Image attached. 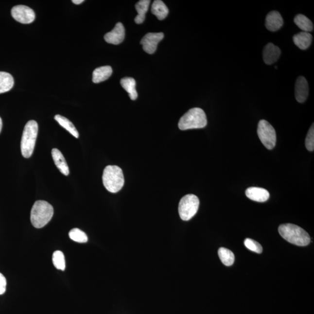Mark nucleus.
<instances>
[{
	"instance_id": "17",
	"label": "nucleus",
	"mask_w": 314,
	"mask_h": 314,
	"mask_svg": "<svg viewBox=\"0 0 314 314\" xmlns=\"http://www.w3.org/2000/svg\"><path fill=\"white\" fill-rule=\"evenodd\" d=\"M112 73V68L109 66H105L97 68L93 73V82L94 84L106 81Z\"/></svg>"
},
{
	"instance_id": "7",
	"label": "nucleus",
	"mask_w": 314,
	"mask_h": 314,
	"mask_svg": "<svg viewBox=\"0 0 314 314\" xmlns=\"http://www.w3.org/2000/svg\"><path fill=\"white\" fill-rule=\"evenodd\" d=\"M258 136L266 149H273L276 146V132L270 123L265 120H261L258 125Z\"/></svg>"
},
{
	"instance_id": "21",
	"label": "nucleus",
	"mask_w": 314,
	"mask_h": 314,
	"mask_svg": "<svg viewBox=\"0 0 314 314\" xmlns=\"http://www.w3.org/2000/svg\"><path fill=\"white\" fill-rule=\"evenodd\" d=\"M121 84L122 87L129 93L130 99H137L138 94L136 90V81L132 78H124L121 80Z\"/></svg>"
},
{
	"instance_id": "22",
	"label": "nucleus",
	"mask_w": 314,
	"mask_h": 314,
	"mask_svg": "<svg viewBox=\"0 0 314 314\" xmlns=\"http://www.w3.org/2000/svg\"><path fill=\"white\" fill-rule=\"evenodd\" d=\"M294 21L296 25L303 32L310 33L314 30V25L312 20L303 14L296 16Z\"/></svg>"
},
{
	"instance_id": "5",
	"label": "nucleus",
	"mask_w": 314,
	"mask_h": 314,
	"mask_svg": "<svg viewBox=\"0 0 314 314\" xmlns=\"http://www.w3.org/2000/svg\"><path fill=\"white\" fill-rule=\"evenodd\" d=\"M38 124L34 120L29 121L23 130L20 143L22 155L25 158H30L34 153L38 134Z\"/></svg>"
},
{
	"instance_id": "24",
	"label": "nucleus",
	"mask_w": 314,
	"mask_h": 314,
	"mask_svg": "<svg viewBox=\"0 0 314 314\" xmlns=\"http://www.w3.org/2000/svg\"><path fill=\"white\" fill-rule=\"evenodd\" d=\"M218 256L225 265L231 266L235 262V256L233 252L226 248H220L218 250Z\"/></svg>"
},
{
	"instance_id": "13",
	"label": "nucleus",
	"mask_w": 314,
	"mask_h": 314,
	"mask_svg": "<svg viewBox=\"0 0 314 314\" xmlns=\"http://www.w3.org/2000/svg\"><path fill=\"white\" fill-rule=\"evenodd\" d=\"M281 54L280 49L273 43H268L263 51V60L267 65H271L278 60Z\"/></svg>"
},
{
	"instance_id": "31",
	"label": "nucleus",
	"mask_w": 314,
	"mask_h": 314,
	"mask_svg": "<svg viewBox=\"0 0 314 314\" xmlns=\"http://www.w3.org/2000/svg\"><path fill=\"white\" fill-rule=\"evenodd\" d=\"M2 127V122L1 117H0V133L1 132Z\"/></svg>"
},
{
	"instance_id": "19",
	"label": "nucleus",
	"mask_w": 314,
	"mask_h": 314,
	"mask_svg": "<svg viewBox=\"0 0 314 314\" xmlns=\"http://www.w3.org/2000/svg\"><path fill=\"white\" fill-rule=\"evenodd\" d=\"M152 13L160 20H164L167 17L169 10L164 2L161 0H156L153 3Z\"/></svg>"
},
{
	"instance_id": "1",
	"label": "nucleus",
	"mask_w": 314,
	"mask_h": 314,
	"mask_svg": "<svg viewBox=\"0 0 314 314\" xmlns=\"http://www.w3.org/2000/svg\"><path fill=\"white\" fill-rule=\"evenodd\" d=\"M278 230L284 240L298 246H306L311 242L309 233L297 225L292 224H282L280 225Z\"/></svg>"
},
{
	"instance_id": "20",
	"label": "nucleus",
	"mask_w": 314,
	"mask_h": 314,
	"mask_svg": "<svg viewBox=\"0 0 314 314\" xmlns=\"http://www.w3.org/2000/svg\"><path fill=\"white\" fill-rule=\"evenodd\" d=\"M14 80L11 74L0 72V94L7 92L13 87Z\"/></svg>"
},
{
	"instance_id": "30",
	"label": "nucleus",
	"mask_w": 314,
	"mask_h": 314,
	"mask_svg": "<svg viewBox=\"0 0 314 314\" xmlns=\"http://www.w3.org/2000/svg\"><path fill=\"white\" fill-rule=\"evenodd\" d=\"M84 0H73L72 2L74 3V4L78 5V4H82V2H84Z\"/></svg>"
},
{
	"instance_id": "18",
	"label": "nucleus",
	"mask_w": 314,
	"mask_h": 314,
	"mask_svg": "<svg viewBox=\"0 0 314 314\" xmlns=\"http://www.w3.org/2000/svg\"><path fill=\"white\" fill-rule=\"evenodd\" d=\"M150 2V0H141L136 4V10L138 15L135 17V21L137 24H141L144 21Z\"/></svg>"
},
{
	"instance_id": "16",
	"label": "nucleus",
	"mask_w": 314,
	"mask_h": 314,
	"mask_svg": "<svg viewBox=\"0 0 314 314\" xmlns=\"http://www.w3.org/2000/svg\"><path fill=\"white\" fill-rule=\"evenodd\" d=\"M295 45L301 50H306L311 46L313 41V35L310 33L301 32L296 34L293 37Z\"/></svg>"
},
{
	"instance_id": "3",
	"label": "nucleus",
	"mask_w": 314,
	"mask_h": 314,
	"mask_svg": "<svg viewBox=\"0 0 314 314\" xmlns=\"http://www.w3.org/2000/svg\"><path fill=\"white\" fill-rule=\"evenodd\" d=\"M103 182L108 192L116 193L122 189L125 183L122 170L117 165L107 166L103 172Z\"/></svg>"
},
{
	"instance_id": "6",
	"label": "nucleus",
	"mask_w": 314,
	"mask_h": 314,
	"mask_svg": "<svg viewBox=\"0 0 314 314\" xmlns=\"http://www.w3.org/2000/svg\"><path fill=\"white\" fill-rule=\"evenodd\" d=\"M200 201L196 195H186L182 198L179 204V214L183 221H187L194 217L199 208Z\"/></svg>"
},
{
	"instance_id": "29",
	"label": "nucleus",
	"mask_w": 314,
	"mask_h": 314,
	"mask_svg": "<svg viewBox=\"0 0 314 314\" xmlns=\"http://www.w3.org/2000/svg\"><path fill=\"white\" fill-rule=\"evenodd\" d=\"M7 287V280L4 275L0 273V295L4 294Z\"/></svg>"
},
{
	"instance_id": "8",
	"label": "nucleus",
	"mask_w": 314,
	"mask_h": 314,
	"mask_svg": "<svg viewBox=\"0 0 314 314\" xmlns=\"http://www.w3.org/2000/svg\"><path fill=\"white\" fill-rule=\"evenodd\" d=\"M11 15L17 21L23 24H29L35 19V13L30 7L25 5L15 6L11 10Z\"/></svg>"
},
{
	"instance_id": "14",
	"label": "nucleus",
	"mask_w": 314,
	"mask_h": 314,
	"mask_svg": "<svg viewBox=\"0 0 314 314\" xmlns=\"http://www.w3.org/2000/svg\"><path fill=\"white\" fill-rule=\"evenodd\" d=\"M245 195L249 199L260 203L265 202L270 196L266 189L256 187L248 188L245 191Z\"/></svg>"
},
{
	"instance_id": "4",
	"label": "nucleus",
	"mask_w": 314,
	"mask_h": 314,
	"mask_svg": "<svg viewBox=\"0 0 314 314\" xmlns=\"http://www.w3.org/2000/svg\"><path fill=\"white\" fill-rule=\"evenodd\" d=\"M207 124V117L202 109L193 108L186 112L180 118L178 123L179 128L182 130L201 129Z\"/></svg>"
},
{
	"instance_id": "23",
	"label": "nucleus",
	"mask_w": 314,
	"mask_h": 314,
	"mask_svg": "<svg viewBox=\"0 0 314 314\" xmlns=\"http://www.w3.org/2000/svg\"><path fill=\"white\" fill-rule=\"evenodd\" d=\"M54 119L57 121V122L60 125L63 127L64 129H66L67 131L69 132L71 135H73L76 138H79V133L78 130L76 129L73 124L70 121L63 116L60 115H56Z\"/></svg>"
},
{
	"instance_id": "15",
	"label": "nucleus",
	"mask_w": 314,
	"mask_h": 314,
	"mask_svg": "<svg viewBox=\"0 0 314 314\" xmlns=\"http://www.w3.org/2000/svg\"><path fill=\"white\" fill-rule=\"evenodd\" d=\"M52 155L56 167L59 171L65 176H68L70 174V170L63 154L58 149H53Z\"/></svg>"
},
{
	"instance_id": "9",
	"label": "nucleus",
	"mask_w": 314,
	"mask_h": 314,
	"mask_svg": "<svg viewBox=\"0 0 314 314\" xmlns=\"http://www.w3.org/2000/svg\"><path fill=\"white\" fill-rule=\"evenodd\" d=\"M164 37L163 33H149L142 38L140 44L145 52L153 54L156 52L158 44Z\"/></svg>"
},
{
	"instance_id": "27",
	"label": "nucleus",
	"mask_w": 314,
	"mask_h": 314,
	"mask_svg": "<svg viewBox=\"0 0 314 314\" xmlns=\"http://www.w3.org/2000/svg\"><path fill=\"white\" fill-rule=\"evenodd\" d=\"M244 244L248 250L255 252V253L261 254L262 252V245L253 239L248 238L245 239L244 242Z\"/></svg>"
},
{
	"instance_id": "11",
	"label": "nucleus",
	"mask_w": 314,
	"mask_h": 314,
	"mask_svg": "<svg viewBox=\"0 0 314 314\" xmlns=\"http://www.w3.org/2000/svg\"><path fill=\"white\" fill-rule=\"evenodd\" d=\"M309 84L304 76H299L296 80L295 85V97L298 103H303L306 102L309 96Z\"/></svg>"
},
{
	"instance_id": "2",
	"label": "nucleus",
	"mask_w": 314,
	"mask_h": 314,
	"mask_svg": "<svg viewBox=\"0 0 314 314\" xmlns=\"http://www.w3.org/2000/svg\"><path fill=\"white\" fill-rule=\"evenodd\" d=\"M53 214L54 209L51 204L43 200L35 201L31 214L33 226L38 229L45 227L51 221Z\"/></svg>"
},
{
	"instance_id": "28",
	"label": "nucleus",
	"mask_w": 314,
	"mask_h": 314,
	"mask_svg": "<svg viewBox=\"0 0 314 314\" xmlns=\"http://www.w3.org/2000/svg\"><path fill=\"white\" fill-rule=\"evenodd\" d=\"M306 149L310 152H313L314 150V124L311 126L307 133L306 139Z\"/></svg>"
},
{
	"instance_id": "26",
	"label": "nucleus",
	"mask_w": 314,
	"mask_h": 314,
	"mask_svg": "<svg viewBox=\"0 0 314 314\" xmlns=\"http://www.w3.org/2000/svg\"><path fill=\"white\" fill-rule=\"evenodd\" d=\"M52 262L55 267L60 270L64 271L65 269V259L64 254L61 251H55L52 255Z\"/></svg>"
},
{
	"instance_id": "10",
	"label": "nucleus",
	"mask_w": 314,
	"mask_h": 314,
	"mask_svg": "<svg viewBox=\"0 0 314 314\" xmlns=\"http://www.w3.org/2000/svg\"><path fill=\"white\" fill-rule=\"evenodd\" d=\"M125 36V28L122 23L118 22L112 31L105 35V39L108 43L118 45L122 42Z\"/></svg>"
},
{
	"instance_id": "12",
	"label": "nucleus",
	"mask_w": 314,
	"mask_h": 314,
	"mask_svg": "<svg viewBox=\"0 0 314 314\" xmlns=\"http://www.w3.org/2000/svg\"><path fill=\"white\" fill-rule=\"evenodd\" d=\"M283 25V19L279 12H270L265 18V26L269 31L276 32Z\"/></svg>"
},
{
	"instance_id": "25",
	"label": "nucleus",
	"mask_w": 314,
	"mask_h": 314,
	"mask_svg": "<svg viewBox=\"0 0 314 314\" xmlns=\"http://www.w3.org/2000/svg\"><path fill=\"white\" fill-rule=\"evenodd\" d=\"M69 236L74 242L81 243V244H84L88 241L87 234L78 228H74L71 230L69 233Z\"/></svg>"
}]
</instances>
